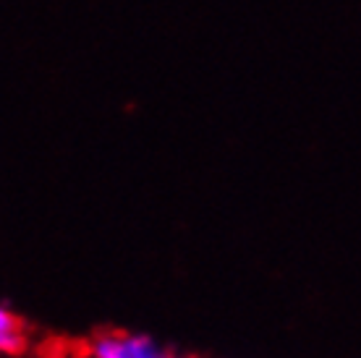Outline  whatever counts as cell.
Returning <instances> with one entry per match:
<instances>
[{"label": "cell", "instance_id": "obj_1", "mask_svg": "<svg viewBox=\"0 0 361 358\" xmlns=\"http://www.w3.org/2000/svg\"><path fill=\"white\" fill-rule=\"evenodd\" d=\"M92 358H171V353L142 332H102L90 345Z\"/></svg>", "mask_w": 361, "mask_h": 358}, {"label": "cell", "instance_id": "obj_2", "mask_svg": "<svg viewBox=\"0 0 361 358\" xmlns=\"http://www.w3.org/2000/svg\"><path fill=\"white\" fill-rule=\"evenodd\" d=\"M27 350V335L24 332H0V353L3 356H18Z\"/></svg>", "mask_w": 361, "mask_h": 358}, {"label": "cell", "instance_id": "obj_3", "mask_svg": "<svg viewBox=\"0 0 361 358\" xmlns=\"http://www.w3.org/2000/svg\"><path fill=\"white\" fill-rule=\"evenodd\" d=\"M0 332H24L21 319L11 311L8 306H3V304H0Z\"/></svg>", "mask_w": 361, "mask_h": 358}, {"label": "cell", "instance_id": "obj_4", "mask_svg": "<svg viewBox=\"0 0 361 358\" xmlns=\"http://www.w3.org/2000/svg\"><path fill=\"white\" fill-rule=\"evenodd\" d=\"M171 358H191V356H171Z\"/></svg>", "mask_w": 361, "mask_h": 358}]
</instances>
